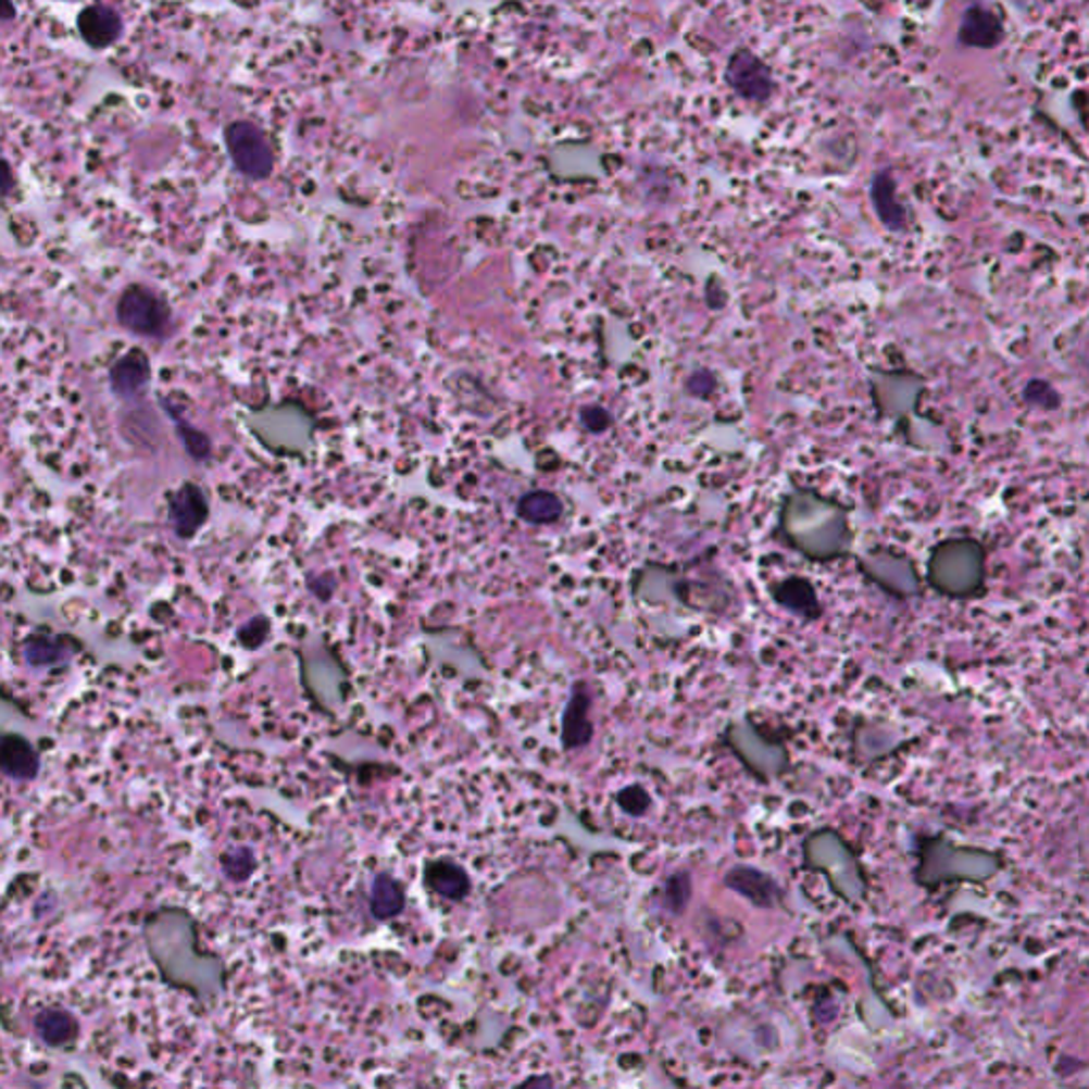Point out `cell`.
Instances as JSON below:
<instances>
[{"label":"cell","instance_id":"cell-1","mask_svg":"<svg viewBox=\"0 0 1089 1089\" xmlns=\"http://www.w3.org/2000/svg\"><path fill=\"white\" fill-rule=\"evenodd\" d=\"M143 935L162 979L199 1000L215 998L226 986L224 962L199 947L195 917L175 906L158 909L146 919Z\"/></svg>","mask_w":1089,"mask_h":1089},{"label":"cell","instance_id":"cell-2","mask_svg":"<svg viewBox=\"0 0 1089 1089\" xmlns=\"http://www.w3.org/2000/svg\"><path fill=\"white\" fill-rule=\"evenodd\" d=\"M224 143L233 166L251 182H264L275 171V153L266 133L248 120L224 128Z\"/></svg>","mask_w":1089,"mask_h":1089},{"label":"cell","instance_id":"cell-3","mask_svg":"<svg viewBox=\"0 0 1089 1089\" xmlns=\"http://www.w3.org/2000/svg\"><path fill=\"white\" fill-rule=\"evenodd\" d=\"M122 328L146 339H164L171 328V309L146 286H130L115 304Z\"/></svg>","mask_w":1089,"mask_h":1089},{"label":"cell","instance_id":"cell-4","mask_svg":"<svg viewBox=\"0 0 1089 1089\" xmlns=\"http://www.w3.org/2000/svg\"><path fill=\"white\" fill-rule=\"evenodd\" d=\"M726 82L737 97L751 102H764L771 99L775 90L771 68L760 55L747 48H739L730 55L726 66Z\"/></svg>","mask_w":1089,"mask_h":1089},{"label":"cell","instance_id":"cell-5","mask_svg":"<svg viewBox=\"0 0 1089 1089\" xmlns=\"http://www.w3.org/2000/svg\"><path fill=\"white\" fill-rule=\"evenodd\" d=\"M594 693L586 681H577L562 711L560 743L564 751H579L594 739Z\"/></svg>","mask_w":1089,"mask_h":1089},{"label":"cell","instance_id":"cell-6","mask_svg":"<svg viewBox=\"0 0 1089 1089\" xmlns=\"http://www.w3.org/2000/svg\"><path fill=\"white\" fill-rule=\"evenodd\" d=\"M724 888L739 893L753 906L766 909V911L784 906V900H786V891L779 886V881L773 875H768L766 871L751 866V864H735L724 875Z\"/></svg>","mask_w":1089,"mask_h":1089},{"label":"cell","instance_id":"cell-7","mask_svg":"<svg viewBox=\"0 0 1089 1089\" xmlns=\"http://www.w3.org/2000/svg\"><path fill=\"white\" fill-rule=\"evenodd\" d=\"M77 33L88 48L97 51L109 50L124 35V20L113 7L95 2L79 11Z\"/></svg>","mask_w":1089,"mask_h":1089},{"label":"cell","instance_id":"cell-8","mask_svg":"<svg viewBox=\"0 0 1089 1089\" xmlns=\"http://www.w3.org/2000/svg\"><path fill=\"white\" fill-rule=\"evenodd\" d=\"M209 502L197 484H184L168 496V520L179 539H192L206 524Z\"/></svg>","mask_w":1089,"mask_h":1089},{"label":"cell","instance_id":"cell-9","mask_svg":"<svg viewBox=\"0 0 1089 1089\" xmlns=\"http://www.w3.org/2000/svg\"><path fill=\"white\" fill-rule=\"evenodd\" d=\"M1002 39H1004V24L991 9L973 4L964 11L957 28V41L962 46L977 50H993L1002 43Z\"/></svg>","mask_w":1089,"mask_h":1089},{"label":"cell","instance_id":"cell-10","mask_svg":"<svg viewBox=\"0 0 1089 1089\" xmlns=\"http://www.w3.org/2000/svg\"><path fill=\"white\" fill-rule=\"evenodd\" d=\"M109 381L111 390L124 400H133L139 397L149 381V360L148 355L139 349H130L124 355H120L109 371Z\"/></svg>","mask_w":1089,"mask_h":1089},{"label":"cell","instance_id":"cell-11","mask_svg":"<svg viewBox=\"0 0 1089 1089\" xmlns=\"http://www.w3.org/2000/svg\"><path fill=\"white\" fill-rule=\"evenodd\" d=\"M2 773L13 781H33L41 771V758L37 749L22 735L7 733L0 743Z\"/></svg>","mask_w":1089,"mask_h":1089},{"label":"cell","instance_id":"cell-12","mask_svg":"<svg viewBox=\"0 0 1089 1089\" xmlns=\"http://www.w3.org/2000/svg\"><path fill=\"white\" fill-rule=\"evenodd\" d=\"M424 886L446 900L462 902L471 893V877L453 860L439 858V860L426 862Z\"/></svg>","mask_w":1089,"mask_h":1089},{"label":"cell","instance_id":"cell-13","mask_svg":"<svg viewBox=\"0 0 1089 1089\" xmlns=\"http://www.w3.org/2000/svg\"><path fill=\"white\" fill-rule=\"evenodd\" d=\"M35 1030L39 1039L50 1047H66L79 1037V1022L73 1013L60 1006L43 1009L35 1017Z\"/></svg>","mask_w":1089,"mask_h":1089},{"label":"cell","instance_id":"cell-14","mask_svg":"<svg viewBox=\"0 0 1089 1089\" xmlns=\"http://www.w3.org/2000/svg\"><path fill=\"white\" fill-rule=\"evenodd\" d=\"M368 906L377 919H392L404 911V890L390 873H379L368 891Z\"/></svg>","mask_w":1089,"mask_h":1089},{"label":"cell","instance_id":"cell-15","mask_svg":"<svg viewBox=\"0 0 1089 1089\" xmlns=\"http://www.w3.org/2000/svg\"><path fill=\"white\" fill-rule=\"evenodd\" d=\"M692 900V875L688 871H677L662 884L660 906L671 915H684Z\"/></svg>","mask_w":1089,"mask_h":1089},{"label":"cell","instance_id":"cell-16","mask_svg":"<svg viewBox=\"0 0 1089 1089\" xmlns=\"http://www.w3.org/2000/svg\"><path fill=\"white\" fill-rule=\"evenodd\" d=\"M777 600L784 606H788L793 613H798V615H804V617H817L819 615L817 596H815L813 588L806 581H798V579L786 581L777 590Z\"/></svg>","mask_w":1089,"mask_h":1089},{"label":"cell","instance_id":"cell-17","mask_svg":"<svg viewBox=\"0 0 1089 1089\" xmlns=\"http://www.w3.org/2000/svg\"><path fill=\"white\" fill-rule=\"evenodd\" d=\"M24 658L30 666H51L68 658L66 644L51 637H33L24 644Z\"/></svg>","mask_w":1089,"mask_h":1089},{"label":"cell","instance_id":"cell-18","mask_svg":"<svg viewBox=\"0 0 1089 1089\" xmlns=\"http://www.w3.org/2000/svg\"><path fill=\"white\" fill-rule=\"evenodd\" d=\"M893 195H896V184H893L890 173H879L873 182V200H875L879 215L888 224H898L902 220V211L896 204Z\"/></svg>","mask_w":1089,"mask_h":1089},{"label":"cell","instance_id":"cell-19","mask_svg":"<svg viewBox=\"0 0 1089 1089\" xmlns=\"http://www.w3.org/2000/svg\"><path fill=\"white\" fill-rule=\"evenodd\" d=\"M222 871L230 881H246L255 868V855L249 847H230L220 858Z\"/></svg>","mask_w":1089,"mask_h":1089},{"label":"cell","instance_id":"cell-20","mask_svg":"<svg viewBox=\"0 0 1089 1089\" xmlns=\"http://www.w3.org/2000/svg\"><path fill=\"white\" fill-rule=\"evenodd\" d=\"M164 406H166V404H164ZM166 411H168V415H171V417H173V422H175L177 437H179V441H182L184 447H186V451H188L195 460H206V458L211 455V441H209V437H206L204 433L197 430V428H192L190 424H186V422H184V420H182V417H179L173 409H168V406H166Z\"/></svg>","mask_w":1089,"mask_h":1089},{"label":"cell","instance_id":"cell-21","mask_svg":"<svg viewBox=\"0 0 1089 1089\" xmlns=\"http://www.w3.org/2000/svg\"><path fill=\"white\" fill-rule=\"evenodd\" d=\"M615 802L630 817H643L653 806L651 793L647 792L641 784H630L622 788L615 796Z\"/></svg>","mask_w":1089,"mask_h":1089},{"label":"cell","instance_id":"cell-22","mask_svg":"<svg viewBox=\"0 0 1089 1089\" xmlns=\"http://www.w3.org/2000/svg\"><path fill=\"white\" fill-rule=\"evenodd\" d=\"M11 177H13V175H11V166H9V162L4 160V186H2V188H4V197H9V195H11V188H13V179H11Z\"/></svg>","mask_w":1089,"mask_h":1089},{"label":"cell","instance_id":"cell-23","mask_svg":"<svg viewBox=\"0 0 1089 1089\" xmlns=\"http://www.w3.org/2000/svg\"><path fill=\"white\" fill-rule=\"evenodd\" d=\"M2 4H4V11H2V20H4V22H11V20L15 17V9H13V2H11V0H2Z\"/></svg>","mask_w":1089,"mask_h":1089}]
</instances>
